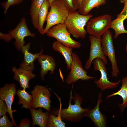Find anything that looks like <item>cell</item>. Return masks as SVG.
<instances>
[{"mask_svg":"<svg viewBox=\"0 0 127 127\" xmlns=\"http://www.w3.org/2000/svg\"><path fill=\"white\" fill-rule=\"evenodd\" d=\"M35 34L31 32L27 25L26 20L23 17L15 28L10 30L7 34H4L0 32V38L4 41L9 42L13 38L15 39L14 45L16 48L21 51L22 47L24 45L25 37L30 36L34 37Z\"/></svg>","mask_w":127,"mask_h":127,"instance_id":"3957f363","label":"cell"},{"mask_svg":"<svg viewBox=\"0 0 127 127\" xmlns=\"http://www.w3.org/2000/svg\"><path fill=\"white\" fill-rule=\"evenodd\" d=\"M111 16L106 14L91 18L86 25V30L90 35L101 36L111 28Z\"/></svg>","mask_w":127,"mask_h":127,"instance_id":"8992f818","label":"cell"},{"mask_svg":"<svg viewBox=\"0 0 127 127\" xmlns=\"http://www.w3.org/2000/svg\"><path fill=\"white\" fill-rule=\"evenodd\" d=\"M44 0H32L29 14L32 25L38 30V15Z\"/></svg>","mask_w":127,"mask_h":127,"instance_id":"44dd1931","label":"cell"},{"mask_svg":"<svg viewBox=\"0 0 127 127\" xmlns=\"http://www.w3.org/2000/svg\"><path fill=\"white\" fill-rule=\"evenodd\" d=\"M25 89H19L17 91L16 94L19 98L18 104L22 105V107L26 109L31 107L32 97L31 95L29 94Z\"/></svg>","mask_w":127,"mask_h":127,"instance_id":"cb8c5ba5","label":"cell"},{"mask_svg":"<svg viewBox=\"0 0 127 127\" xmlns=\"http://www.w3.org/2000/svg\"><path fill=\"white\" fill-rule=\"evenodd\" d=\"M67 9L69 12L76 11L73 3L72 0H59Z\"/></svg>","mask_w":127,"mask_h":127,"instance_id":"83f0119b","label":"cell"},{"mask_svg":"<svg viewBox=\"0 0 127 127\" xmlns=\"http://www.w3.org/2000/svg\"><path fill=\"white\" fill-rule=\"evenodd\" d=\"M101 38V45L104 55L107 57L111 62L112 76L116 77L119 73L117 63L115 57L112 35L109 29L103 34Z\"/></svg>","mask_w":127,"mask_h":127,"instance_id":"52a82bcc","label":"cell"},{"mask_svg":"<svg viewBox=\"0 0 127 127\" xmlns=\"http://www.w3.org/2000/svg\"><path fill=\"white\" fill-rule=\"evenodd\" d=\"M15 126L14 123L8 118L6 114L1 117L0 118V127H12Z\"/></svg>","mask_w":127,"mask_h":127,"instance_id":"4316f807","label":"cell"},{"mask_svg":"<svg viewBox=\"0 0 127 127\" xmlns=\"http://www.w3.org/2000/svg\"><path fill=\"white\" fill-rule=\"evenodd\" d=\"M55 0H49L50 5L53 1Z\"/></svg>","mask_w":127,"mask_h":127,"instance_id":"836d02e7","label":"cell"},{"mask_svg":"<svg viewBox=\"0 0 127 127\" xmlns=\"http://www.w3.org/2000/svg\"><path fill=\"white\" fill-rule=\"evenodd\" d=\"M17 91L15 84L14 83L6 84L0 88V99L5 102L7 107L8 113L11 121L16 127L17 126L14 120L13 113L16 110H12V107L15 95L16 94Z\"/></svg>","mask_w":127,"mask_h":127,"instance_id":"7c38bea8","label":"cell"},{"mask_svg":"<svg viewBox=\"0 0 127 127\" xmlns=\"http://www.w3.org/2000/svg\"><path fill=\"white\" fill-rule=\"evenodd\" d=\"M120 2L122 3H124L125 2L127 1V0H119Z\"/></svg>","mask_w":127,"mask_h":127,"instance_id":"d6a6232c","label":"cell"},{"mask_svg":"<svg viewBox=\"0 0 127 127\" xmlns=\"http://www.w3.org/2000/svg\"><path fill=\"white\" fill-rule=\"evenodd\" d=\"M89 39L90 44L89 55L85 64V69L87 70L90 68L93 60L96 58L100 59L105 64L107 65V61L102 47L101 36L96 37L90 35Z\"/></svg>","mask_w":127,"mask_h":127,"instance_id":"8fae6325","label":"cell"},{"mask_svg":"<svg viewBox=\"0 0 127 127\" xmlns=\"http://www.w3.org/2000/svg\"><path fill=\"white\" fill-rule=\"evenodd\" d=\"M102 95L101 92L98 95L96 106L93 109H89L85 115V116L91 119L95 127H106L107 124L106 117L100 110V104L103 102Z\"/></svg>","mask_w":127,"mask_h":127,"instance_id":"4fadbf2b","label":"cell"},{"mask_svg":"<svg viewBox=\"0 0 127 127\" xmlns=\"http://www.w3.org/2000/svg\"><path fill=\"white\" fill-rule=\"evenodd\" d=\"M8 112V109L5 102L2 99H0V117Z\"/></svg>","mask_w":127,"mask_h":127,"instance_id":"f1b7e54d","label":"cell"},{"mask_svg":"<svg viewBox=\"0 0 127 127\" xmlns=\"http://www.w3.org/2000/svg\"><path fill=\"white\" fill-rule=\"evenodd\" d=\"M72 91L70 92V97L68 107L65 109H62L61 104L60 102V109L55 108L51 110L50 112L56 115H60L62 120L71 121L73 122H78L84 116H85L86 113L90 108H83L81 106L83 99L79 94L75 93L73 96Z\"/></svg>","mask_w":127,"mask_h":127,"instance_id":"6da1fadb","label":"cell"},{"mask_svg":"<svg viewBox=\"0 0 127 127\" xmlns=\"http://www.w3.org/2000/svg\"><path fill=\"white\" fill-rule=\"evenodd\" d=\"M32 99L31 107L36 109L43 108L47 111L51 110L50 98L51 94L48 89L44 86L36 85L31 92Z\"/></svg>","mask_w":127,"mask_h":127,"instance_id":"ba28073f","label":"cell"},{"mask_svg":"<svg viewBox=\"0 0 127 127\" xmlns=\"http://www.w3.org/2000/svg\"><path fill=\"white\" fill-rule=\"evenodd\" d=\"M57 116L50 112L47 124L48 127H65L66 124L62 121L60 116Z\"/></svg>","mask_w":127,"mask_h":127,"instance_id":"d4e9b609","label":"cell"},{"mask_svg":"<svg viewBox=\"0 0 127 127\" xmlns=\"http://www.w3.org/2000/svg\"><path fill=\"white\" fill-rule=\"evenodd\" d=\"M52 48L54 51L58 52L63 55L67 68L70 70L72 61V48L64 45L57 40L53 43Z\"/></svg>","mask_w":127,"mask_h":127,"instance_id":"ac0fdd59","label":"cell"},{"mask_svg":"<svg viewBox=\"0 0 127 127\" xmlns=\"http://www.w3.org/2000/svg\"><path fill=\"white\" fill-rule=\"evenodd\" d=\"M122 86L121 88L118 91L113 92L107 96V99L115 95H118L121 96L123 100L122 103L119 104L118 107L122 112L127 106V76L123 78L121 80Z\"/></svg>","mask_w":127,"mask_h":127,"instance_id":"ffe728a7","label":"cell"},{"mask_svg":"<svg viewBox=\"0 0 127 127\" xmlns=\"http://www.w3.org/2000/svg\"><path fill=\"white\" fill-rule=\"evenodd\" d=\"M92 17L91 14L83 15L78 11L69 12L64 23L67 30L74 37L84 39L87 33L84 27Z\"/></svg>","mask_w":127,"mask_h":127,"instance_id":"7a4b0ae2","label":"cell"},{"mask_svg":"<svg viewBox=\"0 0 127 127\" xmlns=\"http://www.w3.org/2000/svg\"><path fill=\"white\" fill-rule=\"evenodd\" d=\"M92 62L94 70L95 71H99L101 74L100 79L94 81L97 87L101 91L116 88L121 82V80H119L116 82H113L108 80L105 64L100 59L95 58Z\"/></svg>","mask_w":127,"mask_h":127,"instance_id":"30bf717a","label":"cell"},{"mask_svg":"<svg viewBox=\"0 0 127 127\" xmlns=\"http://www.w3.org/2000/svg\"><path fill=\"white\" fill-rule=\"evenodd\" d=\"M117 18L111 21V28L115 31L114 38H116L120 34L123 33H127V31L124 28L123 22L127 19L126 16L123 15H118Z\"/></svg>","mask_w":127,"mask_h":127,"instance_id":"7402d4cb","label":"cell"},{"mask_svg":"<svg viewBox=\"0 0 127 127\" xmlns=\"http://www.w3.org/2000/svg\"></svg>","mask_w":127,"mask_h":127,"instance_id":"d590c367","label":"cell"},{"mask_svg":"<svg viewBox=\"0 0 127 127\" xmlns=\"http://www.w3.org/2000/svg\"><path fill=\"white\" fill-rule=\"evenodd\" d=\"M50 6L49 0H44L38 13V30L39 33L42 35L44 29V24L46 20Z\"/></svg>","mask_w":127,"mask_h":127,"instance_id":"603a6c76","label":"cell"},{"mask_svg":"<svg viewBox=\"0 0 127 127\" xmlns=\"http://www.w3.org/2000/svg\"><path fill=\"white\" fill-rule=\"evenodd\" d=\"M31 43H28L22 48L21 51L23 55L24 59L20 64V67L27 70L32 71L35 68L34 62L40 55L43 54V50L41 46L39 53L32 54L30 52L29 49Z\"/></svg>","mask_w":127,"mask_h":127,"instance_id":"5bb4252c","label":"cell"},{"mask_svg":"<svg viewBox=\"0 0 127 127\" xmlns=\"http://www.w3.org/2000/svg\"><path fill=\"white\" fill-rule=\"evenodd\" d=\"M72 61L70 71L66 79V82L68 84L74 83L79 79L87 80L90 79L97 80L95 77L89 76L83 68L81 61L75 52L72 54Z\"/></svg>","mask_w":127,"mask_h":127,"instance_id":"9c48e42d","label":"cell"},{"mask_svg":"<svg viewBox=\"0 0 127 127\" xmlns=\"http://www.w3.org/2000/svg\"><path fill=\"white\" fill-rule=\"evenodd\" d=\"M14 73L13 79L18 82L20 87L26 89L29 88V81L35 77L36 75L32 71H28L20 67L17 68L15 66L12 67Z\"/></svg>","mask_w":127,"mask_h":127,"instance_id":"2e32d148","label":"cell"},{"mask_svg":"<svg viewBox=\"0 0 127 127\" xmlns=\"http://www.w3.org/2000/svg\"><path fill=\"white\" fill-rule=\"evenodd\" d=\"M31 121L27 117L22 119L19 124L18 127H29L30 126Z\"/></svg>","mask_w":127,"mask_h":127,"instance_id":"f546056e","label":"cell"},{"mask_svg":"<svg viewBox=\"0 0 127 127\" xmlns=\"http://www.w3.org/2000/svg\"><path fill=\"white\" fill-rule=\"evenodd\" d=\"M46 34L48 37L55 38L65 46L75 49L79 48L81 46L80 42L71 38L64 23L52 27L48 30Z\"/></svg>","mask_w":127,"mask_h":127,"instance_id":"5b68a950","label":"cell"},{"mask_svg":"<svg viewBox=\"0 0 127 127\" xmlns=\"http://www.w3.org/2000/svg\"><path fill=\"white\" fill-rule=\"evenodd\" d=\"M126 52H127V44L126 45Z\"/></svg>","mask_w":127,"mask_h":127,"instance_id":"e575fe53","label":"cell"},{"mask_svg":"<svg viewBox=\"0 0 127 127\" xmlns=\"http://www.w3.org/2000/svg\"><path fill=\"white\" fill-rule=\"evenodd\" d=\"M50 10L46 19V24L42 35L52 27L64 23L69 12L59 0H55L50 5Z\"/></svg>","mask_w":127,"mask_h":127,"instance_id":"277c9868","label":"cell"},{"mask_svg":"<svg viewBox=\"0 0 127 127\" xmlns=\"http://www.w3.org/2000/svg\"><path fill=\"white\" fill-rule=\"evenodd\" d=\"M36 60L40 66V75L41 79L44 80L45 75L48 71L53 74L55 71L56 64V60L53 57L43 54L39 56Z\"/></svg>","mask_w":127,"mask_h":127,"instance_id":"9a60e30c","label":"cell"},{"mask_svg":"<svg viewBox=\"0 0 127 127\" xmlns=\"http://www.w3.org/2000/svg\"><path fill=\"white\" fill-rule=\"evenodd\" d=\"M124 6L122 11L118 15H123L126 16L127 19V1L124 3Z\"/></svg>","mask_w":127,"mask_h":127,"instance_id":"1f68e13d","label":"cell"},{"mask_svg":"<svg viewBox=\"0 0 127 127\" xmlns=\"http://www.w3.org/2000/svg\"><path fill=\"white\" fill-rule=\"evenodd\" d=\"M29 109L32 119V127L37 125L40 127H47L50 111H47L43 112L41 108L36 110L31 107Z\"/></svg>","mask_w":127,"mask_h":127,"instance_id":"e0dca14e","label":"cell"},{"mask_svg":"<svg viewBox=\"0 0 127 127\" xmlns=\"http://www.w3.org/2000/svg\"><path fill=\"white\" fill-rule=\"evenodd\" d=\"M106 3V0H83L78 12L81 14L87 15L93 8H98Z\"/></svg>","mask_w":127,"mask_h":127,"instance_id":"d6986e66","label":"cell"},{"mask_svg":"<svg viewBox=\"0 0 127 127\" xmlns=\"http://www.w3.org/2000/svg\"><path fill=\"white\" fill-rule=\"evenodd\" d=\"M74 6L76 10H78L83 0H72Z\"/></svg>","mask_w":127,"mask_h":127,"instance_id":"4dcf8cb0","label":"cell"},{"mask_svg":"<svg viewBox=\"0 0 127 127\" xmlns=\"http://www.w3.org/2000/svg\"><path fill=\"white\" fill-rule=\"evenodd\" d=\"M23 0H7L1 3L2 7L4 10V13L6 14L8 9L10 6L13 5H18L22 3Z\"/></svg>","mask_w":127,"mask_h":127,"instance_id":"484cf974","label":"cell"}]
</instances>
